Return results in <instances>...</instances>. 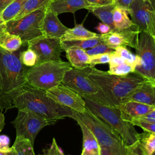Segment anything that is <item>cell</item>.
Instances as JSON below:
<instances>
[{"label":"cell","mask_w":155,"mask_h":155,"mask_svg":"<svg viewBox=\"0 0 155 155\" xmlns=\"http://www.w3.org/2000/svg\"><path fill=\"white\" fill-rule=\"evenodd\" d=\"M28 67L20 59V53L10 52L0 47V109L14 108L15 97L27 85L25 73Z\"/></svg>","instance_id":"cell-1"},{"label":"cell","mask_w":155,"mask_h":155,"mask_svg":"<svg viewBox=\"0 0 155 155\" xmlns=\"http://www.w3.org/2000/svg\"><path fill=\"white\" fill-rule=\"evenodd\" d=\"M13 104L18 110L30 111L56 120L71 117L73 114L71 109L55 101L46 94L45 91L28 85L15 97Z\"/></svg>","instance_id":"cell-2"},{"label":"cell","mask_w":155,"mask_h":155,"mask_svg":"<svg viewBox=\"0 0 155 155\" xmlns=\"http://www.w3.org/2000/svg\"><path fill=\"white\" fill-rule=\"evenodd\" d=\"M88 77L104 94L112 106L117 107L145 80L142 77L120 76L90 67Z\"/></svg>","instance_id":"cell-3"},{"label":"cell","mask_w":155,"mask_h":155,"mask_svg":"<svg viewBox=\"0 0 155 155\" xmlns=\"http://www.w3.org/2000/svg\"><path fill=\"white\" fill-rule=\"evenodd\" d=\"M81 96L85 101L86 108L117 133L127 145L139 140V133L134 128V125L122 117L117 107L104 105L86 96Z\"/></svg>","instance_id":"cell-4"},{"label":"cell","mask_w":155,"mask_h":155,"mask_svg":"<svg viewBox=\"0 0 155 155\" xmlns=\"http://www.w3.org/2000/svg\"><path fill=\"white\" fill-rule=\"evenodd\" d=\"M71 118L82 122L96 137L100 147L108 148L119 155H127V145L120 136L87 108L82 113L73 110Z\"/></svg>","instance_id":"cell-5"},{"label":"cell","mask_w":155,"mask_h":155,"mask_svg":"<svg viewBox=\"0 0 155 155\" xmlns=\"http://www.w3.org/2000/svg\"><path fill=\"white\" fill-rule=\"evenodd\" d=\"M72 68L68 62L47 61L29 67L25 73L27 85L46 91L62 83L67 71Z\"/></svg>","instance_id":"cell-6"},{"label":"cell","mask_w":155,"mask_h":155,"mask_svg":"<svg viewBox=\"0 0 155 155\" xmlns=\"http://www.w3.org/2000/svg\"><path fill=\"white\" fill-rule=\"evenodd\" d=\"M89 69L90 66L82 69L72 67L65 72L61 84L81 96H86L98 103L112 106L104 94L89 78Z\"/></svg>","instance_id":"cell-7"},{"label":"cell","mask_w":155,"mask_h":155,"mask_svg":"<svg viewBox=\"0 0 155 155\" xmlns=\"http://www.w3.org/2000/svg\"><path fill=\"white\" fill-rule=\"evenodd\" d=\"M135 50L137 62L134 73L145 79H155V42L152 36L140 31Z\"/></svg>","instance_id":"cell-8"},{"label":"cell","mask_w":155,"mask_h":155,"mask_svg":"<svg viewBox=\"0 0 155 155\" xmlns=\"http://www.w3.org/2000/svg\"><path fill=\"white\" fill-rule=\"evenodd\" d=\"M46 10H37L19 19L5 22L7 31L19 37L23 44H27L29 41L43 35L41 25Z\"/></svg>","instance_id":"cell-9"},{"label":"cell","mask_w":155,"mask_h":155,"mask_svg":"<svg viewBox=\"0 0 155 155\" xmlns=\"http://www.w3.org/2000/svg\"><path fill=\"white\" fill-rule=\"evenodd\" d=\"M57 121L30 111L18 110L17 116L12 124L16 129V137L28 139L34 146L35 139L39 131L45 127L53 125Z\"/></svg>","instance_id":"cell-10"},{"label":"cell","mask_w":155,"mask_h":155,"mask_svg":"<svg viewBox=\"0 0 155 155\" xmlns=\"http://www.w3.org/2000/svg\"><path fill=\"white\" fill-rule=\"evenodd\" d=\"M28 48L33 50L38 56V64L47 61H61L63 50L60 38L44 35L29 41Z\"/></svg>","instance_id":"cell-11"},{"label":"cell","mask_w":155,"mask_h":155,"mask_svg":"<svg viewBox=\"0 0 155 155\" xmlns=\"http://www.w3.org/2000/svg\"><path fill=\"white\" fill-rule=\"evenodd\" d=\"M127 12L140 31L150 33L155 14V0H134Z\"/></svg>","instance_id":"cell-12"},{"label":"cell","mask_w":155,"mask_h":155,"mask_svg":"<svg viewBox=\"0 0 155 155\" xmlns=\"http://www.w3.org/2000/svg\"><path fill=\"white\" fill-rule=\"evenodd\" d=\"M45 93L59 104L73 111L82 113L86 110L85 102L81 95L62 84L46 90Z\"/></svg>","instance_id":"cell-13"},{"label":"cell","mask_w":155,"mask_h":155,"mask_svg":"<svg viewBox=\"0 0 155 155\" xmlns=\"http://www.w3.org/2000/svg\"><path fill=\"white\" fill-rule=\"evenodd\" d=\"M140 31L137 27H134L111 31L105 35H100L101 40L111 48L115 50L118 47H130L135 48Z\"/></svg>","instance_id":"cell-14"},{"label":"cell","mask_w":155,"mask_h":155,"mask_svg":"<svg viewBox=\"0 0 155 155\" xmlns=\"http://www.w3.org/2000/svg\"><path fill=\"white\" fill-rule=\"evenodd\" d=\"M128 101L155 106V79H145L139 87L128 95L122 102Z\"/></svg>","instance_id":"cell-15"},{"label":"cell","mask_w":155,"mask_h":155,"mask_svg":"<svg viewBox=\"0 0 155 155\" xmlns=\"http://www.w3.org/2000/svg\"><path fill=\"white\" fill-rule=\"evenodd\" d=\"M68 28L61 22L56 13L47 8L41 25L43 35L61 39Z\"/></svg>","instance_id":"cell-16"},{"label":"cell","mask_w":155,"mask_h":155,"mask_svg":"<svg viewBox=\"0 0 155 155\" xmlns=\"http://www.w3.org/2000/svg\"><path fill=\"white\" fill-rule=\"evenodd\" d=\"M117 107L120 111L122 117L130 122L133 119L140 118L155 109V106L133 101L122 102Z\"/></svg>","instance_id":"cell-17"},{"label":"cell","mask_w":155,"mask_h":155,"mask_svg":"<svg viewBox=\"0 0 155 155\" xmlns=\"http://www.w3.org/2000/svg\"><path fill=\"white\" fill-rule=\"evenodd\" d=\"M88 7L85 0H52L47 9L58 15L64 13H74L82 8L87 9Z\"/></svg>","instance_id":"cell-18"},{"label":"cell","mask_w":155,"mask_h":155,"mask_svg":"<svg viewBox=\"0 0 155 155\" xmlns=\"http://www.w3.org/2000/svg\"><path fill=\"white\" fill-rule=\"evenodd\" d=\"M82 133V151L81 155H100V146L92 132L81 121L76 120Z\"/></svg>","instance_id":"cell-19"},{"label":"cell","mask_w":155,"mask_h":155,"mask_svg":"<svg viewBox=\"0 0 155 155\" xmlns=\"http://www.w3.org/2000/svg\"><path fill=\"white\" fill-rule=\"evenodd\" d=\"M23 43L19 37L9 33L5 23L0 22V47L10 52L18 51Z\"/></svg>","instance_id":"cell-20"},{"label":"cell","mask_w":155,"mask_h":155,"mask_svg":"<svg viewBox=\"0 0 155 155\" xmlns=\"http://www.w3.org/2000/svg\"><path fill=\"white\" fill-rule=\"evenodd\" d=\"M66 57L72 67L82 69L89 67L90 56L86 50L76 47L68 48L65 51Z\"/></svg>","instance_id":"cell-21"},{"label":"cell","mask_w":155,"mask_h":155,"mask_svg":"<svg viewBox=\"0 0 155 155\" xmlns=\"http://www.w3.org/2000/svg\"><path fill=\"white\" fill-rule=\"evenodd\" d=\"M115 5L116 4L114 3L97 7L89 6L87 10L96 16L101 21V22L108 25L113 31L116 30L113 20V13Z\"/></svg>","instance_id":"cell-22"},{"label":"cell","mask_w":155,"mask_h":155,"mask_svg":"<svg viewBox=\"0 0 155 155\" xmlns=\"http://www.w3.org/2000/svg\"><path fill=\"white\" fill-rule=\"evenodd\" d=\"M99 35L85 28L82 24L76 25L73 28H68L61 41H74L88 39L97 37Z\"/></svg>","instance_id":"cell-23"},{"label":"cell","mask_w":155,"mask_h":155,"mask_svg":"<svg viewBox=\"0 0 155 155\" xmlns=\"http://www.w3.org/2000/svg\"><path fill=\"white\" fill-rule=\"evenodd\" d=\"M128 13L126 9L115 5L113 13V20L116 30L128 29L135 25L131 19L128 18Z\"/></svg>","instance_id":"cell-24"},{"label":"cell","mask_w":155,"mask_h":155,"mask_svg":"<svg viewBox=\"0 0 155 155\" xmlns=\"http://www.w3.org/2000/svg\"><path fill=\"white\" fill-rule=\"evenodd\" d=\"M61 45L64 51H65L68 48L76 47L84 49L85 50L90 49L97 44L102 42L100 38V35L97 37L88 39H81L74 41H61Z\"/></svg>","instance_id":"cell-25"},{"label":"cell","mask_w":155,"mask_h":155,"mask_svg":"<svg viewBox=\"0 0 155 155\" xmlns=\"http://www.w3.org/2000/svg\"><path fill=\"white\" fill-rule=\"evenodd\" d=\"M28 0H15L0 13V22L5 23L13 19L20 12Z\"/></svg>","instance_id":"cell-26"},{"label":"cell","mask_w":155,"mask_h":155,"mask_svg":"<svg viewBox=\"0 0 155 155\" xmlns=\"http://www.w3.org/2000/svg\"><path fill=\"white\" fill-rule=\"evenodd\" d=\"M51 1L52 0H28L22 10L13 19H19L37 10H46Z\"/></svg>","instance_id":"cell-27"},{"label":"cell","mask_w":155,"mask_h":155,"mask_svg":"<svg viewBox=\"0 0 155 155\" xmlns=\"http://www.w3.org/2000/svg\"><path fill=\"white\" fill-rule=\"evenodd\" d=\"M12 147L15 148L16 155H36L33 145L27 139L16 137Z\"/></svg>","instance_id":"cell-28"},{"label":"cell","mask_w":155,"mask_h":155,"mask_svg":"<svg viewBox=\"0 0 155 155\" xmlns=\"http://www.w3.org/2000/svg\"><path fill=\"white\" fill-rule=\"evenodd\" d=\"M138 141L147 155H151L155 150V133L144 131L139 133Z\"/></svg>","instance_id":"cell-29"},{"label":"cell","mask_w":155,"mask_h":155,"mask_svg":"<svg viewBox=\"0 0 155 155\" xmlns=\"http://www.w3.org/2000/svg\"><path fill=\"white\" fill-rule=\"evenodd\" d=\"M134 66L126 62L113 65H109V70L107 72L111 74L124 76L131 73H134Z\"/></svg>","instance_id":"cell-30"},{"label":"cell","mask_w":155,"mask_h":155,"mask_svg":"<svg viewBox=\"0 0 155 155\" xmlns=\"http://www.w3.org/2000/svg\"><path fill=\"white\" fill-rule=\"evenodd\" d=\"M20 59L22 64L28 68L32 67L38 64L37 54L29 48L20 53Z\"/></svg>","instance_id":"cell-31"},{"label":"cell","mask_w":155,"mask_h":155,"mask_svg":"<svg viewBox=\"0 0 155 155\" xmlns=\"http://www.w3.org/2000/svg\"><path fill=\"white\" fill-rule=\"evenodd\" d=\"M114 52L121 57L126 62L133 65L135 67L137 62V56L132 53L126 48V47H118L114 50Z\"/></svg>","instance_id":"cell-32"},{"label":"cell","mask_w":155,"mask_h":155,"mask_svg":"<svg viewBox=\"0 0 155 155\" xmlns=\"http://www.w3.org/2000/svg\"><path fill=\"white\" fill-rule=\"evenodd\" d=\"M114 51V50L109 47L102 41L101 42L94 46L93 47L86 50V52L89 56H93L104 53H112Z\"/></svg>","instance_id":"cell-33"},{"label":"cell","mask_w":155,"mask_h":155,"mask_svg":"<svg viewBox=\"0 0 155 155\" xmlns=\"http://www.w3.org/2000/svg\"><path fill=\"white\" fill-rule=\"evenodd\" d=\"M111 53H104L97 55L90 56V63L89 66L91 67H94L97 64H108L110 59Z\"/></svg>","instance_id":"cell-34"},{"label":"cell","mask_w":155,"mask_h":155,"mask_svg":"<svg viewBox=\"0 0 155 155\" xmlns=\"http://www.w3.org/2000/svg\"><path fill=\"white\" fill-rule=\"evenodd\" d=\"M130 122L134 126L141 128L145 131L155 133V122H148L139 119H133Z\"/></svg>","instance_id":"cell-35"},{"label":"cell","mask_w":155,"mask_h":155,"mask_svg":"<svg viewBox=\"0 0 155 155\" xmlns=\"http://www.w3.org/2000/svg\"><path fill=\"white\" fill-rule=\"evenodd\" d=\"M127 155H147L139 141L130 145H126Z\"/></svg>","instance_id":"cell-36"},{"label":"cell","mask_w":155,"mask_h":155,"mask_svg":"<svg viewBox=\"0 0 155 155\" xmlns=\"http://www.w3.org/2000/svg\"><path fill=\"white\" fill-rule=\"evenodd\" d=\"M42 155H65L62 150L58 146L55 138H53L51 145L48 148L43 150Z\"/></svg>","instance_id":"cell-37"},{"label":"cell","mask_w":155,"mask_h":155,"mask_svg":"<svg viewBox=\"0 0 155 155\" xmlns=\"http://www.w3.org/2000/svg\"><path fill=\"white\" fill-rule=\"evenodd\" d=\"M10 138L6 135H0V151H8L10 150L11 147H9Z\"/></svg>","instance_id":"cell-38"},{"label":"cell","mask_w":155,"mask_h":155,"mask_svg":"<svg viewBox=\"0 0 155 155\" xmlns=\"http://www.w3.org/2000/svg\"><path fill=\"white\" fill-rule=\"evenodd\" d=\"M88 6L90 7H97L105 5H108L114 4V0H85Z\"/></svg>","instance_id":"cell-39"},{"label":"cell","mask_w":155,"mask_h":155,"mask_svg":"<svg viewBox=\"0 0 155 155\" xmlns=\"http://www.w3.org/2000/svg\"><path fill=\"white\" fill-rule=\"evenodd\" d=\"M95 29L99 31L100 35H105L112 31L111 28L108 25L101 22L98 24V25L95 27Z\"/></svg>","instance_id":"cell-40"},{"label":"cell","mask_w":155,"mask_h":155,"mask_svg":"<svg viewBox=\"0 0 155 155\" xmlns=\"http://www.w3.org/2000/svg\"><path fill=\"white\" fill-rule=\"evenodd\" d=\"M125 62V61L121 57H120L117 54H116L114 52V51L110 54V59L108 62L109 65H117Z\"/></svg>","instance_id":"cell-41"},{"label":"cell","mask_w":155,"mask_h":155,"mask_svg":"<svg viewBox=\"0 0 155 155\" xmlns=\"http://www.w3.org/2000/svg\"><path fill=\"white\" fill-rule=\"evenodd\" d=\"M133 1L134 0H117L115 2V4L128 10Z\"/></svg>","instance_id":"cell-42"},{"label":"cell","mask_w":155,"mask_h":155,"mask_svg":"<svg viewBox=\"0 0 155 155\" xmlns=\"http://www.w3.org/2000/svg\"><path fill=\"white\" fill-rule=\"evenodd\" d=\"M139 119H142L143 120L151 122H155V109L149 113L148 114L140 117V118H138Z\"/></svg>","instance_id":"cell-43"},{"label":"cell","mask_w":155,"mask_h":155,"mask_svg":"<svg viewBox=\"0 0 155 155\" xmlns=\"http://www.w3.org/2000/svg\"><path fill=\"white\" fill-rule=\"evenodd\" d=\"M100 155H119V154L108 148L100 147Z\"/></svg>","instance_id":"cell-44"},{"label":"cell","mask_w":155,"mask_h":155,"mask_svg":"<svg viewBox=\"0 0 155 155\" xmlns=\"http://www.w3.org/2000/svg\"><path fill=\"white\" fill-rule=\"evenodd\" d=\"M15 0H0V13Z\"/></svg>","instance_id":"cell-45"},{"label":"cell","mask_w":155,"mask_h":155,"mask_svg":"<svg viewBox=\"0 0 155 155\" xmlns=\"http://www.w3.org/2000/svg\"><path fill=\"white\" fill-rule=\"evenodd\" d=\"M0 155H16V152L15 148L12 147L10 150L8 151H0Z\"/></svg>","instance_id":"cell-46"},{"label":"cell","mask_w":155,"mask_h":155,"mask_svg":"<svg viewBox=\"0 0 155 155\" xmlns=\"http://www.w3.org/2000/svg\"><path fill=\"white\" fill-rule=\"evenodd\" d=\"M5 116L2 113H0V133L5 126Z\"/></svg>","instance_id":"cell-47"},{"label":"cell","mask_w":155,"mask_h":155,"mask_svg":"<svg viewBox=\"0 0 155 155\" xmlns=\"http://www.w3.org/2000/svg\"><path fill=\"white\" fill-rule=\"evenodd\" d=\"M150 34L152 36V37L153 38L154 42H155V14L153 18V23H152V26H151V31Z\"/></svg>","instance_id":"cell-48"},{"label":"cell","mask_w":155,"mask_h":155,"mask_svg":"<svg viewBox=\"0 0 155 155\" xmlns=\"http://www.w3.org/2000/svg\"><path fill=\"white\" fill-rule=\"evenodd\" d=\"M151 155H155V150L152 153V154Z\"/></svg>","instance_id":"cell-49"},{"label":"cell","mask_w":155,"mask_h":155,"mask_svg":"<svg viewBox=\"0 0 155 155\" xmlns=\"http://www.w3.org/2000/svg\"><path fill=\"white\" fill-rule=\"evenodd\" d=\"M114 2H116L117 0H114Z\"/></svg>","instance_id":"cell-50"},{"label":"cell","mask_w":155,"mask_h":155,"mask_svg":"<svg viewBox=\"0 0 155 155\" xmlns=\"http://www.w3.org/2000/svg\"><path fill=\"white\" fill-rule=\"evenodd\" d=\"M143 1H148V0H143Z\"/></svg>","instance_id":"cell-51"}]
</instances>
